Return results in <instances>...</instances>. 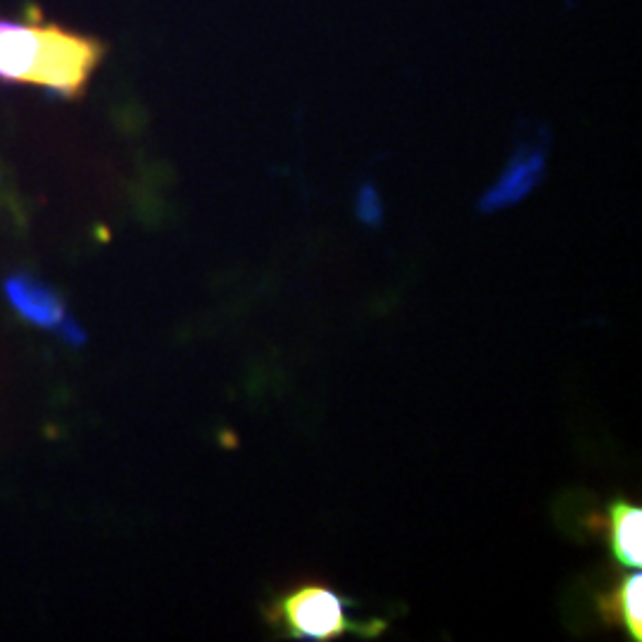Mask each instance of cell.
<instances>
[{
    "instance_id": "cell-1",
    "label": "cell",
    "mask_w": 642,
    "mask_h": 642,
    "mask_svg": "<svg viewBox=\"0 0 642 642\" xmlns=\"http://www.w3.org/2000/svg\"><path fill=\"white\" fill-rule=\"evenodd\" d=\"M105 58V43L55 22L0 20V81L79 98Z\"/></svg>"
},
{
    "instance_id": "cell-2",
    "label": "cell",
    "mask_w": 642,
    "mask_h": 642,
    "mask_svg": "<svg viewBox=\"0 0 642 642\" xmlns=\"http://www.w3.org/2000/svg\"><path fill=\"white\" fill-rule=\"evenodd\" d=\"M350 612L352 602L348 597L331 590L329 585L307 583L281 595L269 609V621L295 640L312 642L336 640L352 631L362 635L383 631V623H357Z\"/></svg>"
},
{
    "instance_id": "cell-3",
    "label": "cell",
    "mask_w": 642,
    "mask_h": 642,
    "mask_svg": "<svg viewBox=\"0 0 642 642\" xmlns=\"http://www.w3.org/2000/svg\"><path fill=\"white\" fill-rule=\"evenodd\" d=\"M5 295H8L15 312L22 319H27L29 324L41 326V329L60 331L62 338L72 345L84 343V331L79 329L77 321L67 317L60 295L53 288H48L46 283L22 274L12 276V279L5 281Z\"/></svg>"
},
{
    "instance_id": "cell-4",
    "label": "cell",
    "mask_w": 642,
    "mask_h": 642,
    "mask_svg": "<svg viewBox=\"0 0 642 642\" xmlns=\"http://www.w3.org/2000/svg\"><path fill=\"white\" fill-rule=\"evenodd\" d=\"M545 172V148L538 141L526 143L516 150L505 172L500 179L495 181V186L483 195L481 210L495 212L502 207L514 205L516 200H521L538 186V181L543 179Z\"/></svg>"
},
{
    "instance_id": "cell-5",
    "label": "cell",
    "mask_w": 642,
    "mask_h": 642,
    "mask_svg": "<svg viewBox=\"0 0 642 642\" xmlns=\"http://www.w3.org/2000/svg\"><path fill=\"white\" fill-rule=\"evenodd\" d=\"M607 538L616 562L628 569H640L642 564V512L640 507L626 500H616L609 507L607 519Z\"/></svg>"
},
{
    "instance_id": "cell-6",
    "label": "cell",
    "mask_w": 642,
    "mask_h": 642,
    "mask_svg": "<svg viewBox=\"0 0 642 642\" xmlns=\"http://www.w3.org/2000/svg\"><path fill=\"white\" fill-rule=\"evenodd\" d=\"M640 595H642V578L640 574H631L616 585L609 595L600 597V614L609 626L621 628L628 633V638L638 642L642 638V612H640Z\"/></svg>"
},
{
    "instance_id": "cell-7",
    "label": "cell",
    "mask_w": 642,
    "mask_h": 642,
    "mask_svg": "<svg viewBox=\"0 0 642 642\" xmlns=\"http://www.w3.org/2000/svg\"><path fill=\"white\" fill-rule=\"evenodd\" d=\"M357 210H360L362 214V219L367 224H379L381 222V217H383V210H381V200H379V195H376V191L371 186L364 188V191L360 193V205H357Z\"/></svg>"
}]
</instances>
